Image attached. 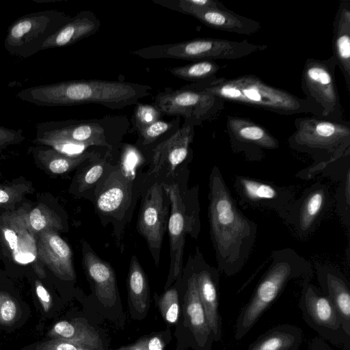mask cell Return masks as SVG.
Here are the masks:
<instances>
[{
  "label": "cell",
  "mask_w": 350,
  "mask_h": 350,
  "mask_svg": "<svg viewBox=\"0 0 350 350\" xmlns=\"http://www.w3.org/2000/svg\"><path fill=\"white\" fill-rule=\"evenodd\" d=\"M337 64L332 55L325 59L307 58L301 75L306 98L317 109L320 118L345 120L336 81Z\"/></svg>",
  "instance_id": "cell-7"
},
{
  "label": "cell",
  "mask_w": 350,
  "mask_h": 350,
  "mask_svg": "<svg viewBox=\"0 0 350 350\" xmlns=\"http://www.w3.org/2000/svg\"><path fill=\"white\" fill-rule=\"evenodd\" d=\"M227 133L232 150L250 161H260L265 150L280 146L279 141L264 126L248 118L228 116Z\"/></svg>",
  "instance_id": "cell-14"
},
{
  "label": "cell",
  "mask_w": 350,
  "mask_h": 350,
  "mask_svg": "<svg viewBox=\"0 0 350 350\" xmlns=\"http://www.w3.org/2000/svg\"><path fill=\"white\" fill-rule=\"evenodd\" d=\"M18 314V306L9 294L0 291V323L9 325L13 323Z\"/></svg>",
  "instance_id": "cell-38"
},
{
  "label": "cell",
  "mask_w": 350,
  "mask_h": 350,
  "mask_svg": "<svg viewBox=\"0 0 350 350\" xmlns=\"http://www.w3.org/2000/svg\"><path fill=\"white\" fill-rule=\"evenodd\" d=\"M224 101L203 90L183 87L165 89L154 98V106L162 115L183 116L193 126L219 115Z\"/></svg>",
  "instance_id": "cell-11"
},
{
  "label": "cell",
  "mask_w": 350,
  "mask_h": 350,
  "mask_svg": "<svg viewBox=\"0 0 350 350\" xmlns=\"http://www.w3.org/2000/svg\"><path fill=\"white\" fill-rule=\"evenodd\" d=\"M129 298L135 310L139 313L148 308L149 288L146 274L137 258L133 256L128 273Z\"/></svg>",
  "instance_id": "cell-30"
},
{
  "label": "cell",
  "mask_w": 350,
  "mask_h": 350,
  "mask_svg": "<svg viewBox=\"0 0 350 350\" xmlns=\"http://www.w3.org/2000/svg\"><path fill=\"white\" fill-rule=\"evenodd\" d=\"M151 90L149 85L126 81L72 80L27 88L16 96L42 107L98 104L118 109L137 103Z\"/></svg>",
  "instance_id": "cell-2"
},
{
  "label": "cell",
  "mask_w": 350,
  "mask_h": 350,
  "mask_svg": "<svg viewBox=\"0 0 350 350\" xmlns=\"http://www.w3.org/2000/svg\"><path fill=\"white\" fill-rule=\"evenodd\" d=\"M1 229L17 262L27 264L36 260V241L34 235L27 229L20 213L6 217Z\"/></svg>",
  "instance_id": "cell-24"
},
{
  "label": "cell",
  "mask_w": 350,
  "mask_h": 350,
  "mask_svg": "<svg viewBox=\"0 0 350 350\" xmlns=\"http://www.w3.org/2000/svg\"><path fill=\"white\" fill-rule=\"evenodd\" d=\"M299 307L306 323L322 339L349 349L350 336L346 334L336 308L310 279L301 282Z\"/></svg>",
  "instance_id": "cell-9"
},
{
  "label": "cell",
  "mask_w": 350,
  "mask_h": 350,
  "mask_svg": "<svg viewBox=\"0 0 350 350\" xmlns=\"http://www.w3.org/2000/svg\"><path fill=\"white\" fill-rule=\"evenodd\" d=\"M107 164L105 159H100L88 166L79 176L78 191L83 192L92 187L101 177Z\"/></svg>",
  "instance_id": "cell-34"
},
{
  "label": "cell",
  "mask_w": 350,
  "mask_h": 350,
  "mask_svg": "<svg viewBox=\"0 0 350 350\" xmlns=\"http://www.w3.org/2000/svg\"><path fill=\"white\" fill-rule=\"evenodd\" d=\"M193 128L192 124L185 122L182 128L157 144L153 150L150 174L157 173L166 167L168 175L174 174L176 167L188 156L194 135Z\"/></svg>",
  "instance_id": "cell-18"
},
{
  "label": "cell",
  "mask_w": 350,
  "mask_h": 350,
  "mask_svg": "<svg viewBox=\"0 0 350 350\" xmlns=\"http://www.w3.org/2000/svg\"><path fill=\"white\" fill-rule=\"evenodd\" d=\"M222 67L214 61H198L168 69L174 76L193 83L205 82L215 79Z\"/></svg>",
  "instance_id": "cell-32"
},
{
  "label": "cell",
  "mask_w": 350,
  "mask_h": 350,
  "mask_svg": "<svg viewBox=\"0 0 350 350\" xmlns=\"http://www.w3.org/2000/svg\"><path fill=\"white\" fill-rule=\"evenodd\" d=\"M303 336L302 329L297 326L278 325L261 334L246 350H298Z\"/></svg>",
  "instance_id": "cell-27"
},
{
  "label": "cell",
  "mask_w": 350,
  "mask_h": 350,
  "mask_svg": "<svg viewBox=\"0 0 350 350\" xmlns=\"http://www.w3.org/2000/svg\"><path fill=\"white\" fill-rule=\"evenodd\" d=\"M25 139L21 129H11L0 126V152L8 146L19 144Z\"/></svg>",
  "instance_id": "cell-41"
},
{
  "label": "cell",
  "mask_w": 350,
  "mask_h": 350,
  "mask_svg": "<svg viewBox=\"0 0 350 350\" xmlns=\"http://www.w3.org/2000/svg\"><path fill=\"white\" fill-rule=\"evenodd\" d=\"M158 306L165 321L169 323H176L179 317L180 306L178 294L176 288L166 291L159 298Z\"/></svg>",
  "instance_id": "cell-33"
},
{
  "label": "cell",
  "mask_w": 350,
  "mask_h": 350,
  "mask_svg": "<svg viewBox=\"0 0 350 350\" xmlns=\"http://www.w3.org/2000/svg\"><path fill=\"white\" fill-rule=\"evenodd\" d=\"M72 16L55 10L24 15L8 28L4 41L11 55L27 58L41 51L46 40L66 24Z\"/></svg>",
  "instance_id": "cell-8"
},
{
  "label": "cell",
  "mask_w": 350,
  "mask_h": 350,
  "mask_svg": "<svg viewBox=\"0 0 350 350\" xmlns=\"http://www.w3.org/2000/svg\"><path fill=\"white\" fill-rule=\"evenodd\" d=\"M83 264L94 284L98 301L105 306H113L117 300V284L113 268L87 244H83Z\"/></svg>",
  "instance_id": "cell-21"
},
{
  "label": "cell",
  "mask_w": 350,
  "mask_h": 350,
  "mask_svg": "<svg viewBox=\"0 0 350 350\" xmlns=\"http://www.w3.org/2000/svg\"><path fill=\"white\" fill-rule=\"evenodd\" d=\"M165 194L161 183H154L146 193L137 221L138 231L145 238L156 265L169 219L170 202Z\"/></svg>",
  "instance_id": "cell-13"
},
{
  "label": "cell",
  "mask_w": 350,
  "mask_h": 350,
  "mask_svg": "<svg viewBox=\"0 0 350 350\" xmlns=\"http://www.w3.org/2000/svg\"><path fill=\"white\" fill-rule=\"evenodd\" d=\"M172 122L158 120L153 123L139 129V139L142 144L148 145L155 142L159 137L171 129Z\"/></svg>",
  "instance_id": "cell-35"
},
{
  "label": "cell",
  "mask_w": 350,
  "mask_h": 350,
  "mask_svg": "<svg viewBox=\"0 0 350 350\" xmlns=\"http://www.w3.org/2000/svg\"><path fill=\"white\" fill-rule=\"evenodd\" d=\"M27 229L33 234L58 231L63 228L60 217L44 204H40L29 212L20 213Z\"/></svg>",
  "instance_id": "cell-31"
},
{
  "label": "cell",
  "mask_w": 350,
  "mask_h": 350,
  "mask_svg": "<svg viewBox=\"0 0 350 350\" xmlns=\"http://www.w3.org/2000/svg\"><path fill=\"white\" fill-rule=\"evenodd\" d=\"M130 350H141V349H130Z\"/></svg>",
  "instance_id": "cell-45"
},
{
  "label": "cell",
  "mask_w": 350,
  "mask_h": 350,
  "mask_svg": "<svg viewBox=\"0 0 350 350\" xmlns=\"http://www.w3.org/2000/svg\"><path fill=\"white\" fill-rule=\"evenodd\" d=\"M211 236L219 271L230 277L245 265L257 236L256 224L239 208L219 169L208 182Z\"/></svg>",
  "instance_id": "cell-1"
},
{
  "label": "cell",
  "mask_w": 350,
  "mask_h": 350,
  "mask_svg": "<svg viewBox=\"0 0 350 350\" xmlns=\"http://www.w3.org/2000/svg\"><path fill=\"white\" fill-rule=\"evenodd\" d=\"M339 193H337V205L339 207L340 213L345 223L349 224V206H350V169L345 174Z\"/></svg>",
  "instance_id": "cell-39"
},
{
  "label": "cell",
  "mask_w": 350,
  "mask_h": 350,
  "mask_svg": "<svg viewBox=\"0 0 350 350\" xmlns=\"http://www.w3.org/2000/svg\"><path fill=\"white\" fill-rule=\"evenodd\" d=\"M170 202L167 221L170 237V266L166 286L177 278L182 270L185 236L196 237L200 230L199 208H187L180 187L176 183H161Z\"/></svg>",
  "instance_id": "cell-10"
},
{
  "label": "cell",
  "mask_w": 350,
  "mask_h": 350,
  "mask_svg": "<svg viewBox=\"0 0 350 350\" xmlns=\"http://www.w3.org/2000/svg\"><path fill=\"white\" fill-rule=\"evenodd\" d=\"M164 342L163 340L157 336H148L141 338L133 344L121 347L115 350H130L139 349L141 350H163Z\"/></svg>",
  "instance_id": "cell-40"
},
{
  "label": "cell",
  "mask_w": 350,
  "mask_h": 350,
  "mask_svg": "<svg viewBox=\"0 0 350 350\" xmlns=\"http://www.w3.org/2000/svg\"><path fill=\"white\" fill-rule=\"evenodd\" d=\"M205 91L221 100L260 108L280 115L310 113L319 117L317 109L306 98L272 86L254 75L233 78L216 77L187 85Z\"/></svg>",
  "instance_id": "cell-3"
},
{
  "label": "cell",
  "mask_w": 350,
  "mask_h": 350,
  "mask_svg": "<svg viewBox=\"0 0 350 350\" xmlns=\"http://www.w3.org/2000/svg\"><path fill=\"white\" fill-rule=\"evenodd\" d=\"M185 314L187 327L199 350H209L214 340L199 297L194 271L187 280Z\"/></svg>",
  "instance_id": "cell-22"
},
{
  "label": "cell",
  "mask_w": 350,
  "mask_h": 350,
  "mask_svg": "<svg viewBox=\"0 0 350 350\" xmlns=\"http://www.w3.org/2000/svg\"><path fill=\"white\" fill-rule=\"evenodd\" d=\"M37 237L38 258L58 278L72 280L75 274L68 244L55 231L44 232Z\"/></svg>",
  "instance_id": "cell-17"
},
{
  "label": "cell",
  "mask_w": 350,
  "mask_h": 350,
  "mask_svg": "<svg viewBox=\"0 0 350 350\" xmlns=\"http://www.w3.org/2000/svg\"><path fill=\"white\" fill-rule=\"evenodd\" d=\"M332 56L350 93V0H341L332 26Z\"/></svg>",
  "instance_id": "cell-23"
},
{
  "label": "cell",
  "mask_w": 350,
  "mask_h": 350,
  "mask_svg": "<svg viewBox=\"0 0 350 350\" xmlns=\"http://www.w3.org/2000/svg\"><path fill=\"white\" fill-rule=\"evenodd\" d=\"M321 291L336 308L346 334L350 336V288L345 275L328 265L317 266Z\"/></svg>",
  "instance_id": "cell-20"
},
{
  "label": "cell",
  "mask_w": 350,
  "mask_h": 350,
  "mask_svg": "<svg viewBox=\"0 0 350 350\" xmlns=\"http://www.w3.org/2000/svg\"><path fill=\"white\" fill-rule=\"evenodd\" d=\"M295 131L288 137L289 147L311 154L314 163L299 172L309 178L324 171L336 161L349 157L350 122L311 117L295 120Z\"/></svg>",
  "instance_id": "cell-5"
},
{
  "label": "cell",
  "mask_w": 350,
  "mask_h": 350,
  "mask_svg": "<svg viewBox=\"0 0 350 350\" xmlns=\"http://www.w3.org/2000/svg\"><path fill=\"white\" fill-rule=\"evenodd\" d=\"M34 350H94L63 340L51 339L40 343Z\"/></svg>",
  "instance_id": "cell-42"
},
{
  "label": "cell",
  "mask_w": 350,
  "mask_h": 350,
  "mask_svg": "<svg viewBox=\"0 0 350 350\" xmlns=\"http://www.w3.org/2000/svg\"><path fill=\"white\" fill-rule=\"evenodd\" d=\"M174 11L191 15L209 27L230 33L252 35L261 29L258 21L239 15L224 4L214 8H179Z\"/></svg>",
  "instance_id": "cell-16"
},
{
  "label": "cell",
  "mask_w": 350,
  "mask_h": 350,
  "mask_svg": "<svg viewBox=\"0 0 350 350\" xmlns=\"http://www.w3.org/2000/svg\"><path fill=\"white\" fill-rule=\"evenodd\" d=\"M36 293L43 309L47 312L52 305V299L49 291L40 281L36 282Z\"/></svg>",
  "instance_id": "cell-43"
},
{
  "label": "cell",
  "mask_w": 350,
  "mask_h": 350,
  "mask_svg": "<svg viewBox=\"0 0 350 350\" xmlns=\"http://www.w3.org/2000/svg\"><path fill=\"white\" fill-rule=\"evenodd\" d=\"M271 258L269 267L238 315L234 327L237 340L247 334L290 282L312 277L310 262L291 248L273 251Z\"/></svg>",
  "instance_id": "cell-4"
},
{
  "label": "cell",
  "mask_w": 350,
  "mask_h": 350,
  "mask_svg": "<svg viewBox=\"0 0 350 350\" xmlns=\"http://www.w3.org/2000/svg\"><path fill=\"white\" fill-rule=\"evenodd\" d=\"M32 152L36 159L55 174L68 172L85 161L94 158L97 155L94 152L85 151L79 155L69 156L42 145L33 147Z\"/></svg>",
  "instance_id": "cell-29"
},
{
  "label": "cell",
  "mask_w": 350,
  "mask_h": 350,
  "mask_svg": "<svg viewBox=\"0 0 350 350\" xmlns=\"http://www.w3.org/2000/svg\"><path fill=\"white\" fill-rule=\"evenodd\" d=\"M329 196L326 186L317 183L296 199L287 223L293 226L299 237L313 232L326 208Z\"/></svg>",
  "instance_id": "cell-15"
},
{
  "label": "cell",
  "mask_w": 350,
  "mask_h": 350,
  "mask_svg": "<svg viewBox=\"0 0 350 350\" xmlns=\"http://www.w3.org/2000/svg\"><path fill=\"white\" fill-rule=\"evenodd\" d=\"M234 187L243 206L274 211L287 223L296 200L292 189L243 176L235 178Z\"/></svg>",
  "instance_id": "cell-12"
},
{
  "label": "cell",
  "mask_w": 350,
  "mask_h": 350,
  "mask_svg": "<svg viewBox=\"0 0 350 350\" xmlns=\"http://www.w3.org/2000/svg\"><path fill=\"white\" fill-rule=\"evenodd\" d=\"M202 265L194 271L199 297L213 340L218 342L222 337L221 317L219 310L218 270L202 260Z\"/></svg>",
  "instance_id": "cell-19"
},
{
  "label": "cell",
  "mask_w": 350,
  "mask_h": 350,
  "mask_svg": "<svg viewBox=\"0 0 350 350\" xmlns=\"http://www.w3.org/2000/svg\"><path fill=\"white\" fill-rule=\"evenodd\" d=\"M129 127L126 117L105 116L102 118L67 120L40 122L36 126L38 145L47 142L84 146L111 148V140L122 137Z\"/></svg>",
  "instance_id": "cell-6"
},
{
  "label": "cell",
  "mask_w": 350,
  "mask_h": 350,
  "mask_svg": "<svg viewBox=\"0 0 350 350\" xmlns=\"http://www.w3.org/2000/svg\"><path fill=\"white\" fill-rule=\"evenodd\" d=\"M49 336L51 339L66 340L94 350H105L98 332L81 319L56 323Z\"/></svg>",
  "instance_id": "cell-26"
},
{
  "label": "cell",
  "mask_w": 350,
  "mask_h": 350,
  "mask_svg": "<svg viewBox=\"0 0 350 350\" xmlns=\"http://www.w3.org/2000/svg\"><path fill=\"white\" fill-rule=\"evenodd\" d=\"M161 115L154 105L137 103L133 114V126L139 130L160 120Z\"/></svg>",
  "instance_id": "cell-36"
},
{
  "label": "cell",
  "mask_w": 350,
  "mask_h": 350,
  "mask_svg": "<svg viewBox=\"0 0 350 350\" xmlns=\"http://www.w3.org/2000/svg\"><path fill=\"white\" fill-rule=\"evenodd\" d=\"M118 170L107 179L96 199V207L104 214H112L122 209L129 202L131 186L126 178Z\"/></svg>",
  "instance_id": "cell-28"
},
{
  "label": "cell",
  "mask_w": 350,
  "mask_h": 350,
  "mask_svg": "<svg viewBox=\"0 0 350 350\" xmlns=\"http://www.w3.org/2000/svg\"><path fill=\"white\" fill-rule=\"evenodd\" d=\"M310 350H333L332 348L321 338L315 337L312 339Z\"/></svg>",
  "instance_id": "cell-44"
},
{
  "label": "cell",
  "mask_w": 350,
  "mask_h": 350,
  "mask_svg": "<svg viewBox=\"0 0 350 350\" xmlns=\"http://www.w3.org/2000/svg\"><path fill=\"white\" fill-rule=\"evenodd\" d=\"M29 187L26 184L0 187V208L12 207L22 200Z\"/></svg>",
  "instance_id": "cell-37"
},
{
  "label": "cell",
  "mask_w": 350,
  "mask_h": 350,
  "mask_svg": "<svg viewBox=\"0 0 350 350\" xmlns=\"http://www.w3.org/2000/svg\"><path fill=\"white\" fill-rule=\"evenodd\" d=\"M100 21L90 10H83L62 27L44 42L42 50L69 46L96 33Z\"/></svg>",
  "instance_id": "cell-25"
}]
</instances>
